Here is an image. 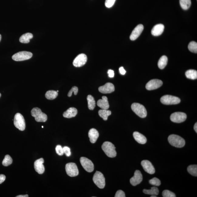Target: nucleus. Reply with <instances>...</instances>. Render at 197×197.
<instances>
[{"label": "nucleus", "mask_w": 197, "mask_h": 197, "mask_svg": "<svg viewBox=\"0 0 197 197\" xmlns=\"http://www.w3.org/2000/svg\"><path fill=\"white\" fill-rule=\"evenodd\" d=\"M168 141L171 145L174 147L181 148L185 145V141L182 137L178 135L172 134L168 138Z\"/></svg>", "instance_id": "f257e3e1"}, {"label": "nucleus", "mask_w": 197, "mask_h": 197, "mask_svg": "<svg viewBox=\"0 0 197 197\" xmlns=\"http://www.w3.org/2000/svg\"><path fill=\"white\" fill-rule=\"evenodd\" d=\"M102 148L103 151L108 157L114 158L116 156L117 152L115 151V147L112 143L108 141L104 142Z\"/></svg>", "instance_id": "f03ea898"}, {"label": "nucleus", "mask_w": 197, "mask_h": 197, "mask_svg": "<svg viewBox=\"0 0 197 197\" xmlns=\"http://www.w3.org/2000/svg\"><path fill=\"white\" fill-rule=\"evenodd\" d=\"M31 113L32 116L35 117V120L37 122H45L47 120V116L46 114L42 113L39 108H32Z\"/></svg>", "instance_id": "7ed1b4c3"}, {"label": "nucleus", "mask_w": 197, "mask_h": 197, "mask_svg": "<svg viewBox=\"0 0 197 197\" xmlns=\"http://www.w3.org/2000/svg\"><path fill=\"white\" fill-rule=\"evenodd\" d=\"M133 111L141 118H144L147 116V111L144 107L138 103H134L131 106Z\"/></svg>", "instance_id": "20e7f679"}, {"label": "nucleus", "mask_w": 197, "mask_h": 197, "mask_svg": "<svg viewBox=\"0 0 197 197\" xmlns=\"http://www.w3.org/2000/svg\"><path fill=\"white\" fill-rule=\"evenodd\" d=\"M14 124L15 127L19 131H24L26 127L25 120L23 115L20 113L16 114L14 117Z\"/></svg>", "instance_id": "39448f33"}, {"label": "nucleus", "mask_w": 197, "mask_h": 197, "mask_svg": "<svg viewBox=\"0 0 197 197\" xmlns=\"http://www.w3.org/2000/svg\"><path fill=\"white\" fill-rule=\"evenodd\" d=\"M93 181L96 185L100 189H103L105 186V179L102 173L97 171L93 175Z\"/></svg>", "instance_id": "423d86ee"}, {"label": "nucleus", "mask_w": 197, "mask_h": 197, "mask_svg": "<svg viewBox=\"0 0 197 197\" xmlns=\"http://www.w3.org/2000/svg\"><path fill=\"white\" fill-rule=\"evenodd\" d=\"M160 101L162 104L165 105L178 104L181 101L178 97L170 95L163 96L161 98Z\"/></svg>", "instance_id": "0eeeda50"}, {"label": "nucleus", "mask_w": 197, "mask_h": 197, "mask_svg": "<svg viewBox=\"0 0 197 197\" xmlns=\"http://www.w3.org/2000/svg\"><path fill=\"white\" fill-rule=\"evenodd\" d=\"M32 56V53L30 52L22 51L14 54L12 58L15 61H22L31 58Z\"/></svg>", "instance_id": "6e6552de"}, {"label": "nucleus", "mask_w": 197, "mask_h": 197, "mask_svg": "<svg viewBox=\"0 0 197 197\" xmlns=\"http://www.w3.org/2000/svg\"><path fill=\"white\" fill-rule=\"evenodd\" d=\"M66 171L67 174L70 177H75L79 175V170L76 165V164L72 162L66 164Z\"/></svg>", "instance_id": "1a4fd4ad"}, {"label": "nucleus", "mask_w": 197, "mask_h": 197, "mask_svg": "<svg viewBox=\"0 0 197 197\" xmlns=\"http://www.w3.org/2000/svg\"><path fill=\"white\" fill-rule=\"evenodd\" d=\"M80 162L84 169L88 172H92L94 170V167L93 162L87 158L81 157Z\"/></svg>", "instance_id": "9d476101"}, {"label": "nucleus", "mask_w": 197, "mask_h": 197, "mask_svg": "<svg viewBox=\"0 0 197 197\" xmlns=\"http://www.w3.org/2000/svg\"><path fill=\"white\" fill-rule=\"evenodd\" d=\"M187 117V115L185 113L182 112H176L172 114L170 119L173 122L180 123L185 121Z\"/></svg>", "instance_id": "9b49d317"}, {"label": "nucleus", "mask_w": 197, "mask_h": 197, "mask_svg": "<svg viewBox=\"0 0 197 197\" xmlns=\"http://www.w3.org/2000/svg\"><path fill=\"white\" fill-rule=\"evenodd\" d=\"M87 57L84 54H80L77 56L73 61V66L76 67H80L84 66L87 61Z\"/></svg>", "instance_id": "f8f14e48"}, {"label": "nucleus", "mask_w": 197, "mask_h": 197, "mask_svg": "<svg viewBox=\"0 0 197 197\" xmlns=\"http://www.w3.org/2000/svg\"><path fill=\"white\" fill-rule=\"evenodd\" d=\"M163 83L158 79H153L149 81L146 85V89L148 90H154L160 88Z\"/></svg>", "instance_id": "ddd939ff"}, {"label": "nucleus", "mask_w": 197, "mask_h": 197, "mask_svg": "<svg viewBox=\"0 0 197 197\" xmlns=\"http://www.w3.org/2000/svg\"><path fill=\"white\" fill-rule=\"evenodd\" d=\"M141 164L144 171L150 174L153 175L155 172V170L151 162L149 161L144 160L142 161Z\"/></svg>", "instance_id": "4468645a"}, {"label": "nucleus", "mask_w": 197, "mask_h": 197, "mask_svg": "<svg viewBox=\"0 0 197 197\" xmlns=\"http://www.w3.org/2000/svg\"><path fill=\"white\" fill-rule=\"evenodd\" d=\"M143 177L142 173L139 170L135 172L134 176L130 180V182L132 185L135 186L140 184L142 182Z\"/></svg>", "instance_id": "2eb2a0df"}, {"label": "nucleus", "mask_w": 197, "mask_h": 197, "mask_svg": "<svg viewBox=\"0 0 197 197\" xmlns=\"http://www.w3.org/2000/svg\"><path fill=\"white\" fill-rule=\"evenodd\" d=\"M144 27L143 25L140 24L135 27L130 36V39L132 41L135 40L141 34L143 31Z\"/></svg>", "instance_id": "dca6fc26"}, {"label": "nucleus", "mask_w": 197, "mask_h": 197, "mask_svg": "<svg viewBox=\"0 0 197 197\" xmlns=\"http://www.w3.org/2000/svg\"><path fill=\"white\" fill-rule=\"evenodd\" d=\"M99 91L100 93L106 94L113 93L115 91V87L113 84L110 83H107L104 86L99 88Z\"/></svg>", "instance_id": "f3484780"}, {"label": "nucleus", "mask_w": 197, "mask_h": 197, "mask_svg": "<svg viewBox=\"0 0 197 197\" xmlns=\"http://www.w3.org/2000/svg\"><path fill=\"white\" fill-rule=\"evenodd\" d=\"M44 161L43 158L36 160L34 163V168L36 172L39 174H42L44 172L45 167L43 164Z\"/></svg>", "instance_id": "a211bd4d"}, {"label": "nucleus", "mask_w": 197, "mask_h": 197, "mask_svg": "<svg viewBox=\"0 0 197 197\" xmlns=\"http://www.w3.org/2000/svg\"><path fill=\"white\" fill-rule=\"evenodd\" d=\"M164 29V26L163 24H159L155 25L152 29V35L155 36H159L162 33Z\"/></svg>", "instance_id": "6ab92c4d"}, {"label": "nucleus", "mask_w": 197, "mask_h": 197, "mask_svg": "<svg viewBox=\"0 0 197 197\" xmlns=\"http://www.w3.org/2000/svg\"><path fill=\"white\" fill-rule=\"evenodd\" d=\"M97 105L102 109L108 110L109 107L107 97L103 96L102 99H99L97 102Z\"/></svg>", "instance_id": "aec40b11"}, {"label": "nucleus", "mask_w": 197, "mask_h": 197, "mask_svg": "<svg viewBox=\"0 0 197 197\" xmlns=\"http://www.w3.org/2000/svg\"><path fill=\"white\" fill-rule=\"evenodd\" d=\"M99 136L98 131L95 129H91L90 130L88 133V137L90 138V142L92 143H95L97 141Z\"/></svg>", "instance_id": "412c9836"}, {"label": "nucleus", "mask_w": 197, "mask_h": 197, "mask_svg": "<svg viewBox=\"0 0 197 197\" xmlns=\"http://www.w3.org/2000/svg\"><path fill=\"white\" fill-rule=\"evenodd\" d=\"M134 138L138 143L144 144L147 142L146 137L137 131H135L133 134Z\"/></svg>", "instance_id": "4be33fe9"}, {"label": "nucleus", "mask_w": 197, "mask_h": 197, "mask_svg": "<svg viewBox=\"0 0 197 197\" xmlns=\"http://www.w3.org/2000/svg\"><path fill=\"white\" fill-rule=\"evenodd\" d=\"M77 114V110L76 108L74 107H70L63 114V117L66 118H70L76 116Z\"/></svg>", "instance_id": "5701e85b"}, {"label": "nucleus", "mask_w": 197, "mask_h": 197, "mask_svg": "<svg viewBox=\"0 0 197 197\" xmlns=\"http://www.w3.org/2000/svg\"><path fill=\"white\" fill-rule=\"evenodd\" d=\"M33 37V35L32 33H26L23 34L20 38L19 41L22 43H28L29 42L30 39Z\"/></svg>", "instance_id": "b1692460"}, {"label": "nucleus", "mask_w": 197, "mask_h": 197, "mask_svg": "<svg viewBox=\"0 0 197 197\" xmlns=\"http://www.w3.org/2000/svg\"><path fill=\"white\" fill-rule=\"evenodd\" d=\"M99 116L102 117L104 121L107 120L108 117L111 115V112L108 110L101 109L98 112Z\"/></svg>", "instance_id": "393cba45"}, {"label": "nucleus", "mask_w": 197, "mask_h": 197, "mask_svg": "<svg viewBox=\"0 0 197 197\" xmlns=\"http://www.w3.org/2000/svg\"><path fill=\"white\" fill-rule=\"evenodd\" d=\"M168 58L165 56H163L160 58L158 63V66L160 69H163L167 66L168 63Z\"/></svg>", "instance_id": "a878e982"}, {"label": "nucleus", "mask_w": 197, "mask_h": 197, "mask_svg": "<svg viewBox=\"0 0 197 197\" xmlns=\"http://www.w3.org/2000/svg\"><path fill=\"white\" fill-rule=\"evenodd\" d=\"M185 76L188 79L195 80L197 78V72L193 70H188L185 72Z\"/></svg>", "instance_id": "bb28decb"}, {"label": "nucleus", "mask_w": 197, "mask_h": 197, "mask_svg": "<svg viewBox=\"0 0 197 197\" xmlns=\"http://www.w3.org/2000/svg\"><path fill=\"white\" fill-rule=\"evenodd\" d=\"M58 93L57 91L54 90H49L46 92V97L48 100H53L56 99L57 97Z\"/></svg>", "instance_id": "cd10ccee"}, {"label": "nucleus", "mask_w": 197, "mask_h": 197, "mask_svg": "<svg viewBox=\"0 0 197 197\" xmlns=\"http://www.w3.org/2000/svg\"><path fill=\"white\" fill-rule=\"evenodd\" d=\"M143 192L146 194L155 196H157L159 194V190L158 188L155 187H151L150 189H144Z\"/></svg>", "instance_id": "c85d7f7f"}, {"label": "nucleus", "mask_w": 197, "mask_h": 197, "mask_svg": "<svg viewBox=\"0 0 197 197\" xmlns=\"http://www.w3.org/2000/svg\"><path fill=\"white\" fill-rule=\"evenodd\" d=\"M88 107L90 110H93L95 107V101L94 97L91 95H88L87 97Z\"/></svg>", "instance_id": "c756f323"}, {"label": "nucleus", "mask_w": 197, "mask_h": 197, "mask_svg": "<svg viewBox=\"0 0 197 197\" xmlns=\"http://www.w3.org/2000/svg\"><path fill=\"white\" fill-rule=\"evenodd\" d=\"M180 3L181 7L183 10H187L191 6V0H180Z\"/></svg>", "instance_id": "7c9ffc66"}, {"label": "nucleus", "mask_w": 197, "mask_h": 197, "mask_svg": "<svg viewBox=\"0 0 197 197\" xmlns=\"http://www.w3.org/2000/svg\"><path fill=\"white\" fill-rule=\"evenodd\" d=\"M188 172L193 176H197V165H189L187 168Z\"/></svg>", "instance_id": "2f4dec72"}, {"label": "nucleus", "mask_w": 197, "mask_h": 197, "mask_svg": "<svg viewBox=\"0 0 197 197\" xmlns=\"http://www.w3.org/2000/svg\"><path fill=\"white\" fill-rule=\"evenodd\" d=\"M12 160L11 157L9 155H5V158L3 159L2 164L3 166L5 167H8L12 164Z\"/></svg>", "instance_id": "473e14b6"}, {"label": "nucleus", "mask_w": 197, "mask_h": 197, "mask_svg": "<svg viewBox=\"0 0 197 197\" xmlns=\"http://www.w3.org/2000/svg\"><path fill=\"white\" fill-rule=\"evenodd\" d=\"M188 48L192 52L194 53H197V43L195 41H192L190 42L188 46Z\"/></svg>", "instance_id": "72a5a7b5"}, {"label": "nucleus", "mask_w": 197, "mask_h": 197, "mask_svg": "<svg viewBox=\"0 0 197 197\" xmlns=\"http://www.w3.org/2000/svg\"><path fill=\"white\" fill-rule=\"evenodd\" d=\"M162 196L164 197H176V195L172 192L165 190L162 192Z\"/></svg>", "instance_id": "f704fd0d"}, {"label": "nucleus", "mask_w": 197, "mask_h": 197, "mask_svg": "<svg viewBox=\"0 0 197 197\" xmlns=\"http://www.w3.org/2000/svg\"><path fill=\"white\" fill-rule=\"evenodd\" d=\"M149 182L151 185L155 186H159L161 184L160 180L156 178H154L150 180Z\"/></svg>", "instance_id": "c9c22d12"}, {"label": "nucleus", "mask_w": 197, "mask_h": 197, "mask_svg": "<svg viewBox=\"0 0 197 197\" xmlns=\"http://www.w3.org/2000/svg\"><path fill=\"white\" fill-rule=\"evenodd\" d=\"M78 91V88L77 87L74 86L72 87L71 89L70 90L68 93V97H71L72 96V93H74V95H76L77 94Z\"/></svg>", "instance_id": "e433bc0d"}, {"label": "nucleus", "mask_w": 197, "mask_h": 197, "mask_svg": "<svg viewBox=\"0 0 197 197\" xmlns=\"http://www.w3.org/2000/svg\"><path fill=\"white\" fill-rule=\"evenodd\" d=\"M56 152L59 155H64V152L63 151V148L61 146L58 145L56 148Z\"/></svg>", "instance_id": "4c0bfd02"}, {"label": "nucleus", "mask_w": 197, "mask_h": 197, "mask_svg": "<svg viewBox=\"0 0 197 197\" xmlns=\"http://www.w3.org/2000/svg\"><path fill=\"white\" fill-rule=\"evenodd\" d=\"M116 0H106L105 6L107 8H111L114 4Z\"/></svg>", "instance_id": "58836bf2"}, {"label": "nucleus", "mask_w": 197, "mask_h": 197, "mask_svg": "<svg viewBox=\"0 0 197 197\" xmlns=\"http://www.w3.org/2000/svg\"><path fill=\"white\" fill-rule=\"evenodd\" d=\"M63 151L64 153L66 155L67 157H70L71 155V152L69 148L67 146H64L63 148Z\"/></svg>", "instance_id": "ea45409f"}, {"label": "nucleus", "mask_w": 197, "mask_h": 197, "mask_svg": "<svg viewBox=\"0 0 197 197\" xmlns=\"http://www.w3.org/2000/svg\"><path fill=\"white\" fill-rule=\"evenodd\" d=\"M115 197H125V193L123 191L121 190H119L117 191V192L116 193Z\"/></svg>", "instance_id": "a19ab883"}, {"label": "nucleus", "mask_w": 197, "mask_h": 197, "mask_svg": "<svg viewBox=\"0 0 197 197\" xmlns=\"http://www.w3.org/2000/svg\"><path fill=\"white\" fill-rule=\"evenodd\" d=\"M107 73L108 75V76L110 78H113L114 76V70H108Z\"/></svg>", "instance_id": "79ce46f5"}, {"label": "nucleus", "mask_w": 197, "mask_h": 197, "mask_svg": "<svg viewBox=\"0 0 197 197\" xmlns=\"http://www.w3.org/2000/svg\"><path fill=\"white\" fill-rule=\"evenodd\" d=\"M6 179V176L4 175H0V184L4 182Z\"/></svg>", "instance_id": "37998d69"}, {"label": "nucleus", "mask_w": 197, "mask_h": 197, "mask_svg": "<svg viewBox=\"0 0 197 197\" xmlns=\"http://www.w3.org/2000/svg\"><path fill=\"white\" fill-rule=\"evenodd\" d=\"M119 71H120V73L122 75H124L126 73L125 70L124 69V68L122 66L121 67L119 68Z\"/></svg>", "instance_id": "c03bdc74"}, {"label": "nucleus", "mask_w": 197, "mask_h": 197, "mask_svg": "<svg viewBox=\"0 0 197 197\" xmlns=\"http://www.w3.org/2000/svg\"><path fill=\"white\" fill-rule=\"evenodd\" d=\"M29 196L28 195H18V196H16V197H28Z\"/></svg>", "instance_id": "a18cd8bd"}, {"label": "nucleus", "mask_w": 197, "mask_h": 197, "mask_svg": "<svg viewBox=\"0 0 197 197\" xmlns=\"http://www.w3.org/2000/svg\"><path fill=\"white\" fill-rule=\"evenodd\" d=\"M194 129L195 131H196V132L197 133V123H196V124H195L194 126Z\"/></svg>", "instance_id": "49530a36"}, {"label": "nucleus", "mask_w": 197, "mask_h": 197, "mask_svg": "<svg viewBox=\"0 0 197 197\" xmlns=\"http://www.w3.org/2000/svg\"><path fill=\"white\" fill-rule=\"evenodd\" d=\"M151 197H156V196H155V195H152L151 196Z\"/></svg>", "instance_id": "de8ad7c7"}, {"label": "nucleus", "mask_w": 197, "mask_h": 197, "mask_svg": "<svg viewBox=\"0 0 197 197\" xmlns=\"http://www.w3.org/2000/svg\"><path fill=\"white\" fill-rule=\"evenodd\" d=\"M1 38H2L1 35V34H0V41H1Z\"/></svg>", "instance_id": "09e8293b"}, {"label": "nucleus", "mask_w": 197, "mask_h": 197, "mask_svg": "<svg viewBox=\"0 0 197 197\" xmlns=\"http://www.w3.org/2000/svg\"><path fill=\"white\" fill-rule=\"evenodd\" d=\"M1 97V94L0 93V97Z\"/></svg>", "instance_id": "8fccbe9b"}, {"label": "nucleus", "mask_w": 197, "mask_h": 197, "mask_svg": "<svg viewBox=\"0 0 197 197\" xmlns=\"http://www.w3.org/2000/svg\"><path fill=\"white\" fill-rule=\"evenodd\" d=\"M42 128H43V127H43V126H42Z\"/></svg>", "instance_id": "3c124183"}, {"label": "nucleus", "mask_w": 197, "mask_h": 197, "mask_svg": "<svg viewBox=\"0 0 197 197\" xmlns=\"http://www.w3.org/2000/svg\"><path fill=\"white\" fill-rule=\"evenodd\" d=\"M57 91V92H59V91Z\"/></svg>", "instance_id": "603ef678"}]
</instances>
